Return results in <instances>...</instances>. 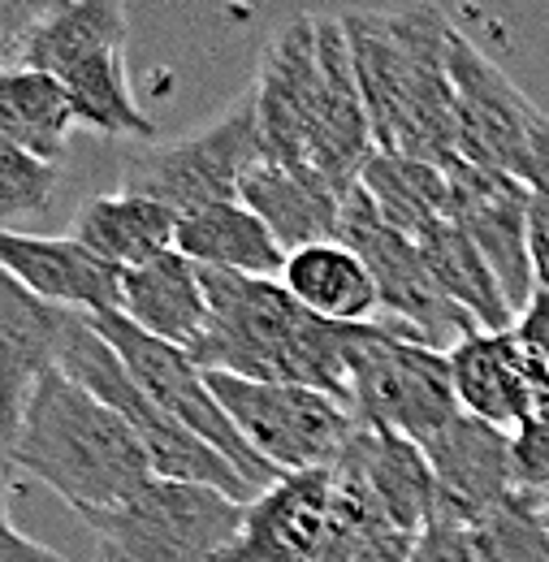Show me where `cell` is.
I'll return each instance as SVG.
<instances>
[{"label":"cell","instance_id":"cell-1","mask_svg":"<svg viewBox=\"0 0 549 562\" xmlns=\"http://www.w3.org/2000/svg\"><path fill=\"white\" fill-rule=\"evenodd\" d=\"M377 151L428 165L459 160L450 35L455 22L437 4L350 9L338 13Z\"/></svg>","mask_w":549,"mask_h":562},{"label":"cell","instance_id":"cell-2","mask_svg":"<svg viewBox=\"0 0 549 562\" xmlns=\"http://www.w3.org/2000/svg\"><path fill=\"white\" fill-rule=\"evenodd\" d=\"M204 273L208 334L191 351L204 372L307 385L350 407V347L363 325H334L290 299L281 281Z\"/></svg>","mask_w":549,"mask_h":562},{"label":"cell","instance_id":"cell-3","mask_svg":"<svg viewBox=\"0 0 549 562\" xmlns=\"http://www.w3.org/2000/svg\"><path fill=\"white\" fill-rule=\"evenodd\" d=\"M4 454L18 472L57 493L82 524L117 510L156 481L135 428L61 368L40 381Z\"/></svg>","mask_w":549,"mask_h":562},{"label":"cell","instance_id":"cell-4","mask_svg":"<svg viewBox=\"0 0 549 562\" xmlns=\"http://www.w3.org/2000/svg\"><path fill=\"white\" fill-rule=\"evenodd\" d=\"M57 368L69 381H78L87 394H96L104 407H113L122 420L135 428V437L143 441V454L152 463L156 481H178V485H204L216 490L234 502H251L256 490L247 485V476L221 454L212 450L204 437H195L191 428H182L178 420H169L143 390L135 385V376L126 372V363L117 359V351L100 338V329L91 325V316H69L66 347Z\"/></svg>","mask_w":549,"mask_h":562},{"label":"cell","instance_id":"cell-5","mask_svg":"<svg viewBox=\"0 0 549 562\" xmlns=\"http://www.w3.org/2000/svg\"><path fill=\"white\" fill-rule=\"evenodd\" d=\"M265 160V139H260V117L251 91L229 100L225 113H216L191 135L178 139L147 143L138 156L126 160L122 191L156 200L178 221L229 204L243 191V178Z\"/></svg>","mask_w":549,"mask_h":562},{"label":"cell","instance_id":"cell-6","mask_svg":"<svg viewBox=\"0 0 549 562\" xmlns=\"http://www.w3.org/2000/svg\"><path fill=\"white\" fill-rule=\"evenodd\" d=\"M350 412L363 428L399 432L428 446L450 420L463 416L450 355L372 321L350 347Z\"/></svg>","mask_w":549,"mask_h":562},{"label":"cell","instance_id":"cell-7","mask_svg":"<svg viewBox=\"0 0 549 562\" xmlns=\"http://www.w3.org/2000/svg\"><path fill=\"white\" fill-rule=\"evenodd\" d=\"M208 385L238 437L281 476L338 468L346 446L359 432L350 407L307 385L243 381L229 372H208Z\"/></svg>","mask_w":549,"mask_h":562},{"label":"cell","instance_id":"cell-8","mask_svg":"<svg viewBox=\"0 0 549 562\" xmlns=\"http://www.w3.org/2000/svg\"><path fill=\"white\" fill-rule=\"evenodd\" d=\"M247 502L204 485L152 481L117 510L91 519L100 562H216Z\"/></svg>","mask_w":549,"mask_h":562},{"label":"cell","instance_id":"cell-9","mask_svg":"<svg viewBox=\"0 0 549 562\" xmlns=\"http://www.w3.org/2000/svg\"><path fill=\"white\" fill-rule=\"evenodd\" d=\"M338 243H346L368 265L377 299H381V325H390V329H399V334H407V338L441 355L455 351L468 334H477L468 312H459L441 294V285L433 281L424 256H419V243L390 229L363 200L359 187L346 195Z\"/></svg>","mask_w":549,"mask_h":562},{"label":"cell","instance_id":"cell-10","mask_svg":"<svg viewBox=\"0 0 549 562\" xmlns=\"http://www.w3.org/2000/svg\"><path fill=\"white\" fill-rule=\"evenodd\" d=\"M91 325L100 329V338L117 351V359L126 363V372L135 376V385L182 428H191L195 437H204L212 450H221L256 493H265L273 481H281V472H273L243 437L238 428L229 424L225 407L216 403L212 385H208V372L191 359L187 351L169 347V342H156L147 338L143 329H135L122 312H109V316H91Z\"/></svg>","mask_w":549,"mask_h":562},{"label":"cell","instance_id":"cell-11","mask_svg":"<svg viewBox=\"0 0 549 562\" xmlns=\"http://www.w3.org/2000/svg\"><path fill=\"white\" fill-rule=\"evenodd\" d=\"M450 82H455L459 160L528 182L533 143H537V126L546 113L459 26L450 35Z\"/></svg>","mask_w":549,"mask_h":562},{"label":"cell","instance_id":"cell-12","mask_svg":"<svg viewBox=\"0 0 549 562\" xmlns=\"http://www.w3.org/2000/svg\"><path fill=\"white\" fill-rule=\"evenodd\" d=\"M247 91L256 100L265 160L307 169L312 143H316V122H321V91H325L316 13H303L277 31Z\"/></svg>","mask_w":549,"mask_h":562},{"label":"cell","instance_id":"cell-13","mask_svg":"<svg viewBox=\"0 0 549 562\" xmlns=\"http://www.w3.org/2000/svg\"><path fill=\"white\" fill-rule=\"evenodd\" d=\"M446 178H450V221L477 243L506 303L519 316L537 290L533 238H528V187L519 178L489 173L468 160H450Z\"/></svg>","mask_w":549,"mask_h":562},{"label":"cell","instance_id":"cell-14","mask_svg":"<svg viewBox=\"0 0 549 562\" xmlns=\"http://www.w3.org/2000/svg\"><path fill=\"white\" fill-rule=\"evenodd\" d=\"M334 468L290 472L243 506L238 532L216 562H316L334 532Z\"/></svg>","mask_w":549,"mask_h":562},{"label":"cell","instance_id":"cell-15","mask_svg":"<svg viewBox=\"0 0 549 562\" xmlns=\"http://www.w3.org/2000/svg\"><path fill=\"white\" fill-rule=\"evenodd\" d=\"M0 269L61 312L78 316L122 312V269H113L69 234L0 229Z\"/></svg>","mask_w":549,"mask_h":562},{"label":"cell","instance_id":"cell-16","mask_svg":"<svg viewBox=\"0 0 549 562\" xmlns=\"http://www.w3.org/2000/svg\"><path fill=\"white\" fill-rule=\"evenodd\" d=\"M437 485V510L433 524L472 528L484 510H493L502 497H511V432L459 416L450 420L428 446H419Z\"/></svg>","mask_w":549,"mask_h":562},{"label":"cell","instance_id":"cell-17","mask_svg":"<svg viewBox=\"0 0 549 562\" xmlns=\"http://www.w3.org/2000/svg\"><path fill=\"white\" fill-rule=\"evenodd\" d=\"M74 312L35 299L0 269V446L18 437L40 381L57 368Z\"/></svg>","mask_w":549,"mask_h":562},{"label":"cell","instance_id":"cell-18","mask_svg":"<svg viewBox=\"0 0 549 562\" xmlns=\"http://www.w3.org/2000/svg\"><path fill=\"white\" fill-rule=\"evenodd\" d=\"M122 316L156 342L195 351L208 334V290L200 265L178 247L122 273Z\"/></svg>","mask_w":549,"mask_h":562},{"label":"cell","instance_id":"cell-19","mask_svg":"<svg viewBox=\"0 0 549 562\" xmlns=\"http://www.w3.org/2000/svg\"><path fill=\"white\" fill-rule=\"evenodd\" d=\"M238 200L269 225V234L285 247V256L303 251V247H316V243H338L346 195H338L312 169H290V165L260 160L243 178Z\"/></svg>","mask_w":549,"mask_h":562},{"label":"cell","instance_id":"cell-20","mask_svg":"<svg viewBox=\"0 0 549 562\" xmlns=\"http://www.w3.org/2000/svg\"><path fill=\"white\" fill-rule=\"evenodd\" d=\"M343 463L363 481V490L372 493L377 510L385 515L390 528L419 537L433 524L437 510V485L428 472L424 450L385 428H363L355 432V441L346 446Z\"/></svg>","mask_w":549,"mask_h":562},{"label":"cell","instance_id":"cell-21","mask_svg":"<svg viewBox=\"0 0 549 562\" xmlns=\"http://www.w3.org/2000/svg\"><path fill=\"white\" fill-rule=\"evenodd\" d=\"M450 381H455L459 407L502 432H515L537 412V398H533V385H528V372H524V359H519L511 329L506 334H484V329L468 334L450 351Z\"/></svg>","mask_w":549,"mask_h":562},{"label":"cell","instance_id":"cell-22","mask_svg":"<svg viewBox=\"0 0 549 562\" xmlns=\"http://www.w3.org/2000/svg\"><path fill=\"white\" fill-rule=\"evenodd\" d=\"M178 251L208 273H234V278L277 281L285 269V247L243 200L212 204L178 221Z\"/></svg>","mask_w":549,"mask_h":562},{"label":"cell","instance_id":"cell-23","mask_svg":"<svg viewBox=\"0 0 549 562\" xmlns=\"http://www.w3.org/2000/svg\"><path fill=\"white\" fill-rule=\"evenodd\" d=\"M69 238H78L87 251H96L100 260L126 273L178 247V216L160 209L156 200H143L131 191H109L74 212Z\"/></svg>","mask_w":549,"mask_h":562},{"label":"cell","instance_id":"cell-24","mask_svg":"<svg viewBox=\"0 0 549 562\" xmlns=\"http://www.w3.org/2000/svg\"><path fill=\"white\" fill-rule=\"evenodd\" d=\"M281 285L299 307L334 325H372L381 321V299L368 265L346 243H316L285 256Z\"/></svg>","mask_w":549,"mask_h":562},{"label":"cell","instance_id":"cell-25","mask_svg":"<svg viewBox=\"0 0 549 562\" xmlns=\"http://www.w3.org/2000/svg\"><path fill=\"white\" fill-rule=\"evenodd\" d=\"M126 40H131V13L122 0H53L44 22L26 35L22 66L61 82L78 61L104 48H126Z\"/></svg>","mask_w":549,"mask_h":562},{"label":"cell","instance_id":"cell-26","mask_svg":"<svg viewBox=\"0 0 549 562\" xmlns=\"http://www.w3.org/2000/svg\"><path fill=\"white\" fill-rule=\"evenodd\" d=\"M359 191L390 229L407 234L415 243L428 229L450 221L446 165L412 160V156H399V151H372V160L359 173Z\"/></svg>","mask_w":549,"mask_h":562},{"label":"cell","instance_id":"cell-27","mask_svg":"<svg viewBox=\"0 0 549 562\" xmlns=\"http://www.w3.org/2000/svg\"><path fill=\"white\" fill-rule=\"evenodd\" d=\"M419 256L428 265L433 281L441 285V294L468 312V321L484 329V334H506L515 325V307L506 303L502 285L493 278V269L484 265V256L477 251V243L455 225H437L419 238Z\"/></svg>","mask_w":549,"mask_h":562},{"label":"cell","instance_id":"cell-28","mask_svg":"<svg viewBox=\"0 0 549 562\" xmlns=\"http://www.w3.org/2000/svg\"><path fill=\"white\" fill-rule=\"evenodd\" d=\"M74 109V122L87 126L100 139H147L156 143V126L143 113L126 70V48H104L87 61H78L61 78Z\"/></svg>","mask_w":549,"mask_h":562},{"label":"cell","instance_id":"cell-29","mask_svg":"<svg viewBox=\"0 0 549 562\" xmlns=\"http://www.w3.org/2000/svg\"><path fill=\"white\" fill-rule=\"evenodd\" d=\"M74 126L78 122L69 95L57 78L31 66L0 70V139L57 165L66 156Z\"/></svg>","mask_w":549,"mask_h":562},{"label":"cell","instance_id":"cell-30","mask_svg":"<svg viewBox=\"0 0 549 562\" xmlns=\"http://www.w3.org/2000/svg\"><path fill=\"white\" fill-rule=\"evenodd\" d=\"M477 562H549V524L541 497L511 493L468 528Z\"/></svg>","mask_w":549,"mask_h":562},{"label":"cell","instance_id":"cell-31","mask_svg":"<svg viewBox=\"0 0 549 562\" xmlns=\"http://www.w3.org/2000/svg\"><path fill=\"white\" fill-rule=\"evenodd\" d=\"M57 165L40 160L22 147L0 139V229H13L18 221L35 216L57 195Z\"/></svg>","mask_w":549,"mask_h":562},{"label":"cell","instance_id":"cell-32","mask_svg":"<svg viewBox=\"0 0 549 562\" xmlns=\"http://www.w3.org/2000/svg\"><path fill=\"white\" fill-rule=\"evenodd\" d=\"M511 338H515L519 359H524V372H528L537 412H549V285L537 281L533 299L524 303V312L511 325Z\"/></svg>","mask_w":549,"mask_h":562},{"label":"cell","instance_id":"cell-33","mask_svg":"<svg viewBox=\"0 0 549 562\" xmlns=\"http://www.w3.org/2000/svg\"><path fill=\"white\" fill-rule=\"evenodd\" d=\"M511 485L515 493H549V412H533L511 432Z\"/></svg>","mask_w":549,"mask_h":562},{"label":"cell","instance_id":"cell-34","mask_svg":"<svg viewBox=\"0 0 549 562\" xmlns=\"http://www.w3.org/2000/svg\"><path fill=\"white\" fill-rule=\"evenodd\" d=\"M528 238H533V265L537 281L549 285V113L537 126L533 143V169H528Z\"/></svg>","mask_w":549,"mask_h":562},{"label":"cell","instance_id":"cell-35","mask_svg":"<svg viewBox=\"0 0 549 562\" xmlns=\"http://www.w3.org/2000/svg\"><path fill=\"white\" fill-rule=\"evenodd\" d=\"M53 0H0V70L22 66L26 35L44 22Z\"/></svg>","mask_w":549,"mask_h":562},{"label":"cell","instance_id":"cell-36","mask_svg":"<svg viewBox=\"0 0 549 562\" xmlns=\"http://www.w3.org/2000/svg\"><path fill=\"white\" fill-rule=\"evenodd\" d=\"M412 562H477V550H472L468 528H455V524H428V528L415 537Z\"/></svg>","mask_w":549,"mask_h":562},{"label":"cell","instance_id":"cell-37","mask_svg":"<svg viewBox=\"0 0 549 562\" xmlns=\"http://www.w3.org/2000/svg\"><path fill=\"white\" fill-rule=\"evenodd\" d=\"M412 550H415V537H407V532H399V528H372L359 541V550H355L350 562H412Z\"/></svg>","mask_w":549,"mask_h":562},{"label":"cell","instance_id":"cell-38","mask_svg":"<svg viewBox=\"0 0 549 562\" xmlns=\"http://www.w3.org/2000/svg\"><path fill=\"white\" fill-rule=\"evenodd\" d=\"M0 562H69V559L57 554V550H48V546H40L22 528H13L9 515H0Z\"/></svg>","mask_w":549,"mask_h":562},{"label":"cell","instance_id":"cell-39","mask_svg":"<svg viewBox=\"0 0 549 562\" xmlns=\"http://www.w3.org/2000/svg\"><path fill=\"white\" fill-rule=\"evenodd\" d=\"M13 463H9V454H4V446H0V515H9V502H13Z\"/></svg>","mask_w":549,"mask_h":562},{"label":"cell","instance_id":"cell-40","mask_svg":"<svg viewBox=\"0 0 549 562\" xmlns=\"http://www.w3.org/2000/svg\"><path fill=\"white\" fill-rule=\"evenodd\" d=\"M541 510H546V524H549V493L541 497Z\"/></svg>","mask_w":549,"mask_h":562}]
</instances>
